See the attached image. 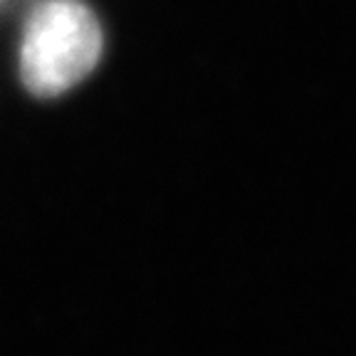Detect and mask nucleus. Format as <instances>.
<instances>
[{"instance_id":"1","label":"nucleus","mask_w":356,"mask_h":356,"mask_svg":"<svg viewBox=\"0 0 356 356\" xmlns=\"http://www.w3.org/2000/svg\"><path fill=\"white\" fill-rule=\"evenodd\" d=\"M102 44L99 20L82 0H44L22 30V82L35 97L65 95L97 67Z\"/></svg>"}]
</instances>
